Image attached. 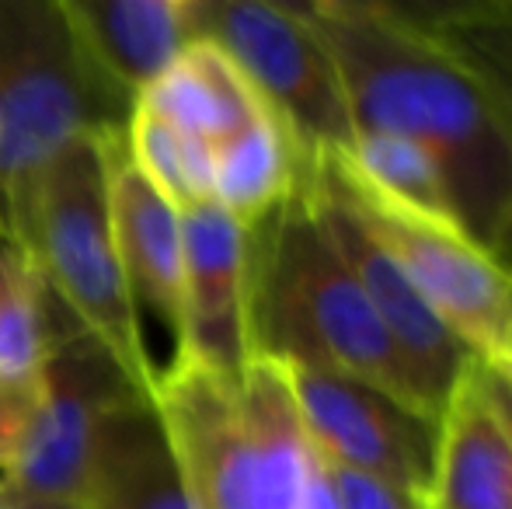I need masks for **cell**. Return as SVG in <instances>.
I'll use <instances>...</instances> for the list:
<instances>
[{
	"label": "cell",
	"mask_w": 512,
	"mask_h": 509,
	"mask_svg": "<svg viewBox=\"0 0 512 509\" xmlns=\"http://www.w3.org/2000/svg\"><path fill=\"white\" fill-rule=\"evenodd\" d=\"M345 91L352 129L425 147L457 217L499 255L512 224V123L485 81L398 4H304Z\"/></svg>",
	"instance_id": "1"
},
{
	"label": "cell",
	"mask_w": 512,
	"mask_h": 509,
	"mask_svg": "<svg viewBox=\"0 0 512 509\" xmlns=\"http://www.w3.org/2000/svg\"><path fill=\"white\" fill-rule=\"evenodd\" d=\"M248 328L251 353L262 360L352 377L436 422L338 255L304 171L290 196L248 227Z\"/></svg>",
	"instance_id": "2"
},
{
	"label": "cell",
	"mask_w": 512,
	"mask_h": 509,
	"mask_svg": "<svg viewBox=\"0 0 512 509\" xmlns=\"http://www.w3.org/2000/svg\"><path fill=\"white\" fill-rule=\"evenodd\" d=\"M150 408L192 509H304L317 454L279 363L255 356L227 377L175 356Z\"/></svg>",
	"instance_id": "3"
},
{
	"label": "cell",
	"mask_w": 512,
	"mask_h": 509,
	"mask_svg": "<svg viewBox=\"0 0 512 509\" xmlns=\"http://www.w3.org/2000/svg\"><path fill=\"white\" fill-rule=\"evenodd\" d=\"M133 109L84 53L60 0H0V231L28 245L53 157L81 136L126 129Z\"/></svg>",
	"instance_id": "4"
},
{
	"label": "cell",
	"mask_w": 512,
	"mask_h": 509,
	"mask_svg": "<svg viewBox=\"0 0 512 509\" xmlns=\"http://www.w3.org/2000/svg\"><path fill=\"white\" fill-rule=\"evenodd\" d=\"M105 136H81L53 157L35 189L28 248L70 325L91 335L112 356L122 377L150 398L157 370L115 248Z\"/></svg>",
	"instance_id": "5"
},
{
	"label": "cell",
	"mask_w": 512,
	"mask_h": 509,
	"mask_svg": "<svg viewBox=\"0 0 512 509\" xmlns=\"http://www.w3.org/2000/svg\"><path fill=\"white\" fill-rule=\"evenodd\" d=\"M150 401L77 325L56 332L11 468L0 485L21 509H91L112 419Z\"/></svg>",
	"instance_id": "6"
},
{
	"label": "cell",
	"mask_w": 512,
	"mask_h": 509,
	"mask_svg": "<svg viewBox=\"0 0 512 509\" xmlns=\"http://www.w3.org/2000/svg\"><path fill=\"white\" fill-rule=\"evenodd\" d=\"M324 157L363 224L405 265L439 321L481 363L512 370V265L506 258L457 220L429 217L373 189L338 150Z\"/></svg>",
	"instance_id": "7"
},
{
	"label": "cell",
	"mask_w": 512,
	"mask_h": 509,
	"mask_svg": "<svg viewBox=\"0 0 512 509\" xmlns=\"http://www.w3.org/2000/svg\"><path fill=\"white\" fill-rule=\"evenodd\" d=\"M192 35L216 42L241 67L304 157L352 147L356 129L335 60L304 4L192 0Z\"/></svg>",
	"instance_id": "8"
},
{
	"label": "cell",
	"mask_w": 512,
	"mask_h": 509,
	"mask_svg": "<svg viewBox=\"0 0 512 509\" xmlns=\"http://www.w3.org/2000/svg\"><path fill=\"white\" fill-rule=\"evenodd\" d=\"M310 192H314L317 213H321L324 227H328L331 241H335L338 255L352 269L356 283L363 286L366 300L384 321L387 335L398 346L401 360H405L411 381L422 394L429 415L439 422L446 401H450L453 387L464 377L478 356L439 321V314L425 304L418 286L411 283L405 265L391 255V248L363 224L356 206L338 185L335 171H331L328 157L314 154L300 161Z\"/></svg>",
	"instance_id": "9"
},
{
	"label": "cell",
	"mask_w": 512,
	"mask_h": 509,
	"mask_svg": "<svg viewBox=\"0 0 512 509\" xmlns=\"http://www.w3.org/2000/svg\"><path fill=\"white\" fill-rule=\"evenodd\" d=\"M279 367L290 384L310 447L324 464L359 471L425 503L439 422H429L391 394L352 377L293 367V363Z\"/></svg>",
	"instance_id": "10"
},
{
	"label": "cell",
	"mask_w": 512,
	"mask_h": 509,
	"mask_svg": "<svg viewBox=\"0 0 512 509\" xmlns=\"http://www.w3.org/2000/svg\"><path fill=\"white\" fill-rule=\"evenodd\" d=\"M175 356L241 377L251 353L248 231L220 203L182 210V321Z\"/></svg>",
	"instance_id": "11"
},
{
	"label": "cell",
	"mask_w": 512,
	"mask_h": 509,
	"mask_svg": "<svg viewBox=\"0 0 512 509\" xmlns=\"http://www.w3.org/2000/svg\"><path fill=\"white\" fill-rule=\"evenodd\" d=\"M108 206L129 290L171 328L182 321V213L133 168L126 129L105 136Z\"/></svg>",
	"instance_id": "12"
},
{
	"label": "cell",
	"mask_w": 512,
	"mask_h": 509,
	"mask_svg": "<svg viewBox=\"0 0 512 509\" xmlns=\"http://www.w3.org/2000/svg\"><path fill=\"white\" fill-rule=\"evenodd\" d=\"M60 7L91 63L133 102L196 39L192 0H60Z\"/></svg>",
	"instance_id": "13"
},
{
	"label": "cell",
	"mask_w": 512,
	"mask_h": 509,
	"mask_svg": "<svg viewBox=\"0 0 512 509\" xmlns=\"http://www.w3.org/2000/svg\"><path fill=\"white\" fill-rule=\"evenodd\" d=\"M425 509H512V440L481 384V360L439 415Z\"/></svg>",
	"instance_id": "14"
},
{
	"label": "cell",
	"mask_w": 512,
	"mask_h": 509,
	"mask_svg": "<svg viewBox=\"0 0 512 509\" xmlns=\"http://www.w3.org/2000/svg\"><path fill=\"white\" fill-rule=\"evenodd\" d=\"M140 102L178 133L206 140L209 147L269 109L241 67L209 39H192L168 74L143 91Z\"/></svg>",
	"instance_id": "15"
},
{
	"label": "cell",
	"mask_w": 512,
	"mask_h": 509,
	"mask_svg": "<svg viewBox=\"0 0 512 509\" xmlns=\"http://www.w3.org/2000/svg\"><path fill=\"white\" fill-rule=\"evenodd\" d=\"M91 509H192L150 401L126 405L108 426Z\"/></svg>",
	"instance_id": "16"
},
{
	"label": "cell",
	"mask_w": 512,
	"mask_h": 509,
	"mask_svg": "<svg viewBox=\"0 0 512 509\" xmlns=\"http://www.w3.org/2000/svg\"><path fill=\"white\" fill-rule=\"evenodd\" d=\"M300 150L272 109L213 147V203L248 231L293 192Z\"/></svg>",
	"instance_id": "17"
},
{
	"label": "cell",
	"mask_w": 512,
	"mask_h": 509,
	"mask_svg": "<svg viewBox=\"0 0 512 509\" xmlns=\"http://www.w3.org/2000/svg\"><path fill=\"white\" fill-rule=\"evenodd\" d=\"M56 332L53 293L39 262L28 245L0 231V381L35 391Z\"/></svg>",
	"instance_id": "18"
},
{
	"label": "cell",
	"mask_w": 512,
	"mask_h": 509,
	"mask_svg": "<svg viewBox=\"0 0 512 509\" xmlns=\"http://www.w3.org/2000/svg\"><path fill=\"white\" fill-rule=\"evenodd\" d=\"M126 150L133 168L178 213L213 199V147L206 140L178 133L143 102H136L126 123Z\"/></svg>",
	"instance_id": "19"
},
{
	"label": "cell",
	"mask_w": 512,
	"mask_h": 509,
	"mask_svg": "<svg viewBox=\"0 0 512 509\" xmlns=\"http://www.w3.org/2000/svg\"><path fill=\"white\" fill-rule=\"evenodd\" d=\"M345 161L356 168L359 178H366L373 189L387 192L398 203L460 224L443 168L418 143L391 133H359L345 150Z\"/></svg>",
	"instance_id": "20"
},
{
	"label": "cell",
	"mask_w": 512,
	"mask_h": 509,
	"mask_svg": "<svg viewBox=\"0 0 512 509\" xmlns=\"http://www.w3.org/2000/svg\"><path fill=\"white\" fill-rule=\"evenodd\" d=\"M411 14L492 88L512 123V4L411 7Z\"/></svg>",
	"instance_id": "21"
},
{
	"label": "cell",
	"mask_w": 512,
	"mask_h": 509,
	"mask_svg": "<svg viewBox=\"0 0 512 509\" xmlns=\"http://www.w3.org/2000/svg\"><path fill=\"white\" fill-rule=\"evenodd\" d=\"M324 475H328L331 496H335L338 509H425L422 499L408 496L401 489H391V485L377 482V478L359 475V471L324 464Z\"/></svg>",
	"instance_id": "22"
},
{
	"label": "cell",
	"mask_w": 512,
	"mask_h": 509,
	"mask_svg": "<svg viewBox=\"0 0 512 509\" xmlns=\"http://www.w3.org/2000/svg\"><path fill=\"white\" fill-rule=\"evenodd\" d=\"M35 391H21V387H11L0 381V475L11 468L14 450L21 443V433H25L28 412H32Z\"/></svg>",
	"instance_id": "23"
},
{
	"label": "cell",
	"mask_w": 512,
	"mask_h": 509,
	"mask_svg": "<svg viewBox=\"0 0 512 509\" xmlns=\"http://www.w3.org/2000/svg\"><path fill=\"white\" fill-rule=\"evenodd\" d=\"M481 384H485L488 401H492L495 415H499V422L506 426V433L512 440V374H509V370H499V367H488V363H481Z\"/></svg>",
	"instance_id": "24"
},
{
	"label": "cell",
	"mask_w": 512,
	"mask_h": 509,
	"mask_svg": "<svg viewBox=\"0 0 512 509\" xmlns=\"http://www.w3.org/2000/svg\"><path fill=\"white\" fill-rule=\"evenodd\" d=\"M304 509H338V506H335V496H331L328 475H324L321 457H317L314 478H310V489H307V503H304Z\"/></svg>",
	"instance_id": "25"
},
{
	"label": "cell",
	"mask_w": 512,
	"mask_h": 509,
	"mask_svg": "<svg viewBox=\"0 0 512 509\" xmlns=\"http://www.w3.org/2000/svg\"><path fill=\"white\" fill-rule=\"evenodd\" d=\"M499 255H502V258H506V262L512 265V224H509L506 238H502V245H499Z\"/></svg>",
	"instance_id": "26"
},
{
	"label": "cell",
	"mask_w": 512,
	"mask_h": 509,
	"mask_svg": "<svg viewBox=\"0 0 512 509\" xmlns=\"http://www.w3.org/2000/svg\"><path fill=\"white\" fill-rule=\"evenodd\" d=\"M0 509H21L18 503H14L11 496H7V489H4V485H0Z\"/></svg>",
	"instance_id": "27"
},
{
	"label": "cell",
	"mask_w": 512,
	"mask_h": 509,
	"mask_svg": "<svg viewBox=\"0 0 512 509\" xmlns=\"http://www.w3.org/2000/svg\"><path fill=\"white\" fill-rule=\"evenodd\" d=\"M509 374H512V370H509Z\"/></svg>",
	"instance_id": "28"
}]
</instances>
